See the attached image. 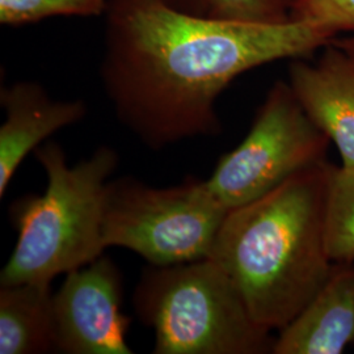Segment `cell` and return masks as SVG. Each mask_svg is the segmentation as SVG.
Returning a JSON list of instances; mask_svg holds the SVG:
<instances>
[{
    "mask_svg": "<svg viewBox=\"0 0 354 354\" xmlns=\"http://www.w3.org/2000/svg\"><path fill=\"white\" fill-rule=\"evenodd\" d=\"M104 89L118 120L152 150L221 131L216 100L241 74L299 59L336 37L304 20L247 23L165 0H108Z\"/></svg>",
    "mask_w": 354,
    "mask_h": 354,
    "instance_id": "6da1fadb",
    "label": "cell"
},
{
    "mask_svg": "<svg viewBox=\"0 0 354 354\" xmlns=\"http://www.w3.org/2000/svg\"><path fill=\"white\" fill-rule=\"evenodd\" d=\"M330 163L313 167L266 196L228 210L210 254L253 319L281 330L327 282L326 241Z\"/></svg>",
    "mask_w": 354,
    "mask_h": 354,
    "instance_id": "7a4b0ae2",
    "label": "cell"
},
{
    "mask_svg": "<svg viewBox=\"0 0 354 354\" xmlns=\"http://www.w3.org/2000/svg\"><path fill=\"white\" fill-rule=\"evenodd\" d=\"M48 185L11 206L17 241L0 273V286L51 283L102 257L106 185L118 165V153L100 146L92 155L68 165L59 143L45 142L35 150Z\"/></svg>",
    "mask_w": 354,
    "mask_h": 354,
    "instance_id": "3957f363",
    "label": "cell"
},
{
    "mask_svg": "<svg viewBox=\"0 0 354 354\" xmlns=\"http://www.w3.org/2000/svg\"><path fill=\"white\" fill-rule=\"evenodd\" d=\"M134 310L155 335L153 354L272 353L274 337L253 319L213 259L146 266Z\"/></svg>",
    "mask_w": 354,
    "mask_h": 354,
    "instance_id": "277c9868",
    "label": "cell"
},
{
    "mask_svg": "<svg viewBox=\"0 0 354 354\" xmlns=\"http://www.w3.org/2000/svg\"><path fill=\"white\" fill-rule=\"evenodd\" d=\"M227 213L206 180L189 177L168 188L149 187L134 177L109 180L104 245L138 253L149 266L207 259Z\"/></svg>",
    "mask_w": 354,
    "mask_h": 354,
    "instance_id": "5b68a950",
    "label": "cell"
},
{
    "mask_svg": "<svg viewBox=\"0 0 354 354\" xmlns=\"http://www.w3.org/2000/svg\"><path fill=\"white\" fill-rule=\"evenodd\" d=\"M329 143L289 82L279 80L269 89L247 137L219 159L207 188L227 210L252 203L324 163Z\"/></svg>",
    "mask_w": 354,
    "mask_h": 354,
    "instance_id": "8992f818",
    "label": "cell"
},
{
    "mask_svg": "<svg viewBox=\"0 0 354 354\" xmlns=\"http://www.w3.org/2000/svg\"><path fill=\"white\" fill-rule=\"evenodd\" d=\"M122 274L105 256L66 274L53 297L55 352L133 354L127 342L131 323L122 313Z\"/></svg>",
    "mask_w": 354,
    "mask_h": 354,
    "instance_id": "52a82bcc",
    "label": "cell"
},
{
    "mask_svg": "<svg viewBox=\"0 0 354 354\" xmlns=\"http://www.w3.org/2000/svg\"><path fill=\"white\" fill-rule=\"evenodd\" d=\"M289 84L306 113L336 146L342 167L354 168L353 62L329 42L317 62H291Z\"/></svg>",
    "mask_w": 354,
    "mask_h": 354,
    "instance_id": "ba28073f",
    "label": "cell"
},
{
    "mask_svg": "<svg viewBox=\"0 0 354 354\" xmlns=\"http://www.w3.org/2000/svg\"><path fill=\"white\" fill-rule=\"evenodd\" d=\"M0 102L6 120L0 127V197L26 155L39 147L58 130L79 122L87 106L82 100H53L35 82H17L3 87Z\"/></svg>",
    "mask_w": 354,
    "mask_h": 354,
    "instance_id": "9c48e42d",
    "label": "cell"
},
{
    "mask_svg": "<svg viewBox=\"0 0 354 354\" xmlns=\"http://www.w3.org/2000/svg\"><path fill=\"white\" fill-rule=\"evenodd\" d=\"M354 345V261L335 264L310 304L279 330L273 354H340Z\"/></svg>",
    "mask_w": 354,
    "mask_h": 354,
    "instance_id": "30bf717a",
    "label": "cell"
},
{
    "mask_svg": "<svg viewBox=\"0 0 354 354\" xmlns=\"http://www.w3.org/2000/svg\"><path fill=\"white\" fill-rule=\"evenodd\" d=\"M50 283L0 286V354L55 352Z\"/></svg>",
    "mask_w": 354,
    "mask_h": 354,
    "instance_id": "8fae6325",
    "label": "cell"
},
{
    "mask_svg": "<svg viewBox=\"0 0 354 354\" xmlns=\"http://www.w3.org/2000/svg\"><path fill=\"white\" fill-rule=\"evenodd\" d=\"M326 241L333 264L354 261V168L330 165Z\"/></svg>",
    "mask_w": 354,
    "mask_h": 354,
    "instance_id": "7c38bea8",
    "label": "cell"
},
{
    "mask_svg": "<svg viewBox=\"0 0 354 354\" xmlns=\"http://www.w3.org/2000/svg\"><path fill=\"white\" fill-rule=\"evenodd\" d=\"M108 0H0V23L24 26L53 16L92 17L106 11Z\"/></svg>",
    "mask_w": 354,
    "mask_h": 354,
    "instance_id": "4fadbf2b",
    "label": "cell"
},
{
    "mask_svg": "<svg viewBox=\"0 0 354 354\" xmlns=\"http://www.w3.org/2000/svg\"><path fill=\"white\" fill-rule=\"evenodd\" d=\"M289 8L291 19L314 23L333 36L354 32V0H297Z\"/></svg>",
    "mask_w": 354,
    "mask_h": 354,
    "instance_id": "5bb4252c",
    "label": "cell"
},
{
    "mask_svg": "<svg viewBox=\"0 0 354 354\" xmlns=\"http://www.w3.org/2000/svg\"><path fill=\"white\" fill-rule=\"evenodd\" d=\"M207 16L247 23H281L290 19L279 0H209Z\"/></svg>",
    "mask_w": 354,
    "mask_h": 354,
    "instance_id": "9a60e30c",
    "label": "cell"
},
{
    "mask_svg": "<svg viewBox=\"0 0 354 354\" xmlns=\"http://www.w3.org/2000/svg\"><path fill=\"white\" fill-rule=\"evenodd\" d=\"M168 4L185 12L207 16L209 0H165Z\"/></svg>",
    "mask_w": 354,
    "mask_h": 354,
    "instance_id": "2e32d148",
    "label": "cell"
},
{
    "mask_svg": "<svg viewBox=\"0 0 354 354\" xmlns=\"http://www.w3.org/2000/svg\"><path fill=\"white\" fill-rule=\"evenodd\" d=\"M330 42L336 48L344 51L348 55V58L354 64V32L353 33H346V36H344V37L336 36Z\"/></svg>",
    "mask_w": 354,
    "mask_h": 354,
    "instance_id": "e0dca14e",
    "label": "cell"
},
{
    "mask_svg": "<svg viewBox=\"0 0 354 354\" xmlns=\"http://www.w3.org/2000/svg\"><path fill=\"white\" fill-rule=\"evenodd\" d=\"M279 3H282L285 7L288 6V7H290L291 4L294 3V1H297V0H279Z\"/></svg>",
    "mask_w": 354,
    "mask_h": 354,
    "instance_id": "ac0fdd59",
    "label": "cell"
}]
</instances>
